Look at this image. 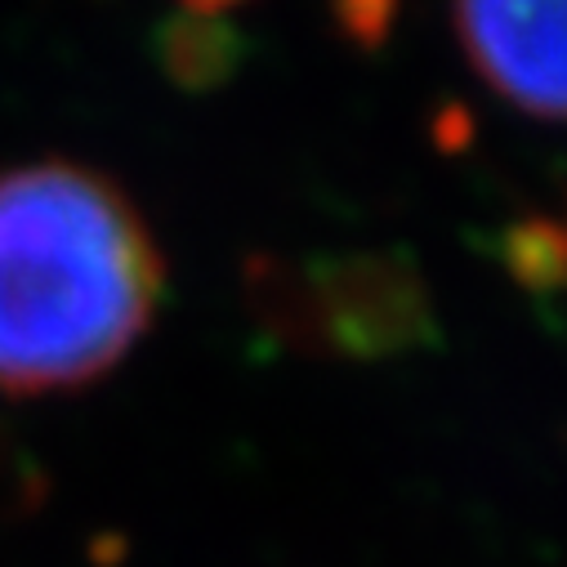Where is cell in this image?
<instances>
[{
    "label": "cell",
    "instance_id": "1",
    "mask_svg": "<svg viewBox=\"0 0 567 567\" xmlns=\"http://www.w3.org/2000/svg\"><path fill=\"white\" fill-rule=\"evenodd\" d=\"M157 300V246L107 179L68 162L0 175V393L99 380Z\"/></svg>",
    "mask_w": 567,
    "mask_h": 567
},
{
    "label": "cell",
    "instance_id": "2",
    "mask_svg": "<svg viewBox=\"0 0 567 567\" xmlns=\"http://www.w3.org/2000/svg\"><path fill=\"white\" fill-rule=\"evenodd\" d=\"M277 327L300 344L375 362L434 340L420 268L406 255L313 259L277 291Z\"/></svg>",
    "mask_w": 567,
    "mask_h": 567
},
{
    "label": "cell",
    "instance_id": "3",
    "mask_svg": "<svg viewBox=\"0 0 567 567\" xmlns=\"http://www.w3.org/2000/svg\"><path fill=\"white\" fill-rule=\"evenodd\" d=\"M478 72L536 116H567V0H456Z\"/></svg>",
    "mask_w": 567,
    "mask_h": 567
},
{
    "label": "cell",
    "instance_id": "4",
    "mask_svg": "<svg viewBox=\"0 0 567 567\" xmlns=\"http://www.w3.org/2000/svg\"><path fill=\"white\" fill-rule=\"evenodd\" d=\"M241 54H246L241 32H233L210 14H179L157 32L162 72L188 94H206L233 81L241 68Z\"/></svg>",
    "mask_w": 567,
    "mask_h": 567
},
{
    "label": "cell",
    "instance_id": "5",
    "mask_svg": "<svg viewBox=\"0 0 567 567\" xmlns=\"http://www.w3.org/2000/svg\"><path fill=\"white\" fill-rule=\"evenodd\" d=\"M496 255L523 291H536V296L563 291L567 287V219L558 215L514 219L501 233Z\"/></svg>",
    "mask_w": 567,
    "mask_h": 567
},
{
    "label": "cell",
    "instance_id": "6",
    "mask_svg": "<svg viewBox=\"0 0 567 567\" xmlns=\"http://www.w3.org/2000/svg\"><path fill=\"white\" fill-rule=\"evenodd\" d=\"M336 10V23L340 32L362 45V50H380L393 32V19H398V0H331Z\"/></svg>",
    "mask_w": 567,
    "mask_h": 567
},
{
    "label": "cell",
    "instance_id": "7",
    "mask_svg": "<svg viewBox=\"0 0 567 567\" xmlns=\"http://www.w3.org/2000/svg\"><path fill=\"white\" fill-rule=\"evenodd\" d=\"M434 144H439V153H465L474 144V116H470V107L447 103L434 116Z\"/></svg>",
    "mask_w": 567,
    "mask_h": 567
},
{
    "label": "cell",
    "instance_id": "8",
    "mask_svg": "<svg viewBox=\"0 0 567 567\" xmlns=\"http://www.w3.org/2000/svg\"><path fill=\"white\" fill-rule=\"evenodd\" d=\"M184 6H188V14H219V10H228V6H237V0H184Z\"/></svg>",
    "mask_w": 567,
    "mask_h": 567
}]
</instances>
